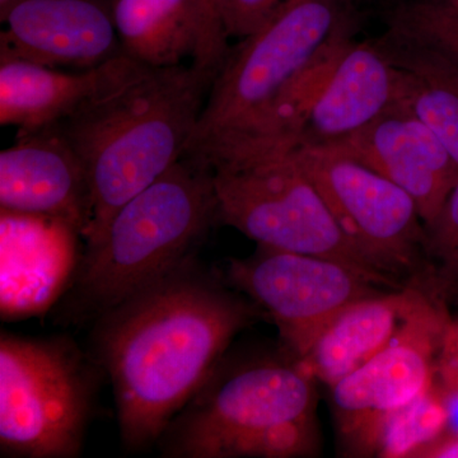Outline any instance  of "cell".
I'll return each mask as SVG.
<instances>
[{
    "label": "cell",
    "mask_w": 458,
    "mask_h": 458,
    "mask_svg": "<svg viewBox=\"0 0 458 458\" xmlns=\"http://www.w3.org/2000/svg\"><path fill=\"white\" fill-rule=\"evenodd\" d=\"M315 183L352 246L370 267L401 285L426 276V225L414 199L369 165L327 148L288 153Z\"/></svg>",
    "instance_id": "8"
},
{
    "label": "cell",
    "mask_w": 458,
    "mask_h": 458,
    "mask_svg": "<svg viewBox=\"0 0 458 458\" xmlns=\"http://www.w3.org/2000/svg\"><path fill=\"white\" fill-rule=\"evenodd\" d=\"M104 369L72 337L0 336V454L75 458L96 414Z\"/></svg>",
    "instance_id": "6"
},
{
    "label": "cell",
    "mask_w": 458,
    "mask_h": 458,
    "mask_svg": "<svg viewBox=\"0 0 458 458\" xmlns=\"http://www.w3.org/2000/svg\"><path fill=\"white\" fill-rule=\"evenodd\" d=\"M218 223L213 170L182 157L123 205L86 250L54 319L92 325L105 312L199 256Z\"/></svg>",
    "instance_id": "4"
},
{
    "label": "cell",
    "mask_w": 458,
    "mask_h": 458,
    "mask_svg": "<svg viewBox=\"0 0 458 458\" xmlns=\"http://www.w3.org/2000/svg\"><path fill=\"white\" fill-rule=\"evenodd\" d=\"M349 2L352 5V2H363V0H349ZM394 2H399L400 4V3L408 2V0H394Z\"/></svg>",
    "instance_id": "29"
},
{
    "label": "cell",
    "mask_w": 458,
    "mask_h": 458,
    "mask_svg": "<svg viewBox=\"0 0 458 458\" xmlns=\"http://www.w3.org/2000/svg\"><path fill=\"white\" fill-rule=\"evenodd\" d=\"M424 252L427 270L420 288L447 306L458 295V183L426 225Z\"/></svg>",
    "instance_id": "21"
},
{
    "label": "cell",
    "mask_w": 458,
    "mask_h": 458,
    "mask_svg": "<svg viewBox=\"0 0 458 458\" xmlns=\"http://www.w3.org/2000/svg\"><path fill=\"white\" fill-rule=\"evenodd\" d=\"M123 54L155 68L200 65L207 44L203 0H113Z\"/></svg>",
    "instance_id": "17"
},
{
    "label": "cell",
    "mask_w": 458,
    "mask_h": 458,
    "mask_svg": "<svg viewBox=\"0 0 458 458\" xmlns=\"http://www.w3.org/2000/svg\"><path fill=\"white\" fill-rule=\"evenodd\" d=\"M283 0H227L225 25L228 38H246L278 11Z\"/></svg>",
    "instance_id": "22"
},
{
    "label": "cell",
    "mask_w": 458,
    "mask_h": 458,
    "mask_svg": "<svg viewBox=\"0 0 458 458\" xmlns=\"http://www.w3.org/2000/svg\"><path fill=\"white\" fill-rule=\"evenodd\" d=\"M450 318V309L427 293L381 351L328 387L348 456L364 457L382 421L434 384Z\"/></svg>",
    "instance_id": "10"
},
{
    "label": "cell",
    "mask_w": 458,
    "mask_h": 458,
    "mask_svg": "<svg viewBox=\"0 0 458 458\" xmlns=\"http://www.w3.org/2000/svg\"><path fill=\"white\" fill-rule=\"evenodd\" d=\"M227 0H203L207 18V44L201 68L216 74L228 55L227 31L225 25V9Z\"/></svg>",
    "instance_id": "23"
},
{
    "label": "cell",
    "mask_w": 458,
    "mask_h": 458,
    "mask_svg": "<svg viewBox=\"0 0 458 458\" xmlns=\"http://www.w3.org/2000/svg\"><path fill=\"white\" fill-rule=\"evenodd\" d=\"M13 2L14 0H0V13L4 12Z\"/></svg>",
    "instance_id": "27"
},
{
    "label": "cell",
    "mask_w": 458,
    "mask_h": 458,
    "mask_svg": "<svg viewBox=\"0 0 458 458\" xmlns=\"http://www.w3.org/2000/svg\"><path fill=\"white\" fill-rule=\"evenodd\" d=\"M223 276L274 322L283 349L295 360L344 309L396 289L335 259L259 245L249 258L231 259Z\"/></svg>",
    "instance_id": "9"
},
{
    "label": "cell",
    "mask_w": 458,
    "mask_h": 458,
    "mask_svg": "<svg viewBox=\"0 0 458 458\" xmlns=\"http://www.w3.org/2000/svg\"><path fill=\"white\" fill-rule=\"evenodd\" d=\"M436 381L439 385L458 384V316H452L443 337L437 366Z\"/></svg>",
    "instance_id": "24"
},
{
    "label": "cell",
    "mask_w": 458,
    "mask_h": 458,
    "mask_svg": "<svg viewBox=\"0 0 458 458\" xmlns=\"http://www.w3.org/2000/svg\"><path fill=\"white\" fill-rule=\"evenodd\" d=\"M448 423L445 396L434 381L426 393L382 421L364 457L417 458L447 434Z\"/></svg>",
    "instance_id": "19"
},
{
    "label": "cell",
    "mask_w": 458,
    "mask_h": 458,
    "mask_svg": "<svg viewBox=\"0 0 458 458\" xmlns=\"http://www.w3.org/2000/svg\"><path fill=\"white\" fill-rule=\"evenodd\" d=\"M405 92V72L379 45L349 41L313 104L294 149L327 148L346 140L403 101Z\"/></svg>",
    "instance_id": "14"
},
{
    "label": "cell",
    "mask_w": 458,
    "mask_h": 458,
    "mask_svg": "<svg viewBox=\"0 0 458 458\" xmlns=\"http://www.w3.org/2000/svg\"><path fill=\"white\" fill-rule=\"evenodd\" d=\"M316 381L280 354L225 352L156 443L165 458H295L319 452Z\"/></svg>",
    "instance_id": "5"
},
{
    "label": "cell",
    "mask_w": 458,
    "mask_h": 458,
    "mask_svg": "<svg viewBox=\"0 0 458 458\" xmlns=\"http://www.w3.org/2000/svg\"><path fill=\"white\" fill-rule=\"evenodd\" d=\"M135 64L122 55L89 71L64 72L0 50V123L18 132L57 125Z\"/></svg>",
    "instance_id": "15"
},
{
    "label": "cell",
    "mask_w": 458,
    "mask_h": 458,
    "mask_svg": "<svg viewBox=\"0 0 458 458\" xmlns=\"http://www.w3.org/2000/svg\"><path fill=\"white\" fill-rule=\"evenodd\" d=\"M417 458H458V434L443 437L421 451Z\"/></svg>",
    "instance_id": "25"
},
{
    "label": "cell",
    "mask_w": 458,
    "mask_h": 458,
    "mask_svg": "<svg viewBox=\"0 0 458 458\" xmlns=\"http://www.w3.org/2000/svg\"><path fill=\"white\" fill-rule=\"evenodd\" d=\"M0 208L54 219L84 237L92 219L89 174L56 126L18 132L0 152Z\"/></svg>",
    "instance_id": "11"
},
{
    "label": "cell",
    "mask_w": 458,
    "mask_h": 458,
    "mask_svg": "<svg viewBox=\"0 0 458 458\" xmlns=\"http://www.w3.org/2000/svg\"><path fill=\"white\" fill-rule=\"evenodd\" d=\"M349 0H283L225 57L185 156L216 170L288 155L351 35Z\"/></svg>",
    "instance_id": "2"
},
{
    "label": "cell",
    "mask_w": 458,
    "mask_h": 458,
    "mask_svg": "<svg viewBox=\"0 0 458 458\" xmlns=\"http://www.w3.org/2000/svg\"><path fill=\"white\" fill-rule=\"evenodd\" d=\"M438 386L441 387L443 396H445L448 415H450L448 432L445 436H456L458 434V384L447 386L438 384Z\"/></svg>",
    "instance_id": "26"
},
{
    "label": "cell",
    "mask_w": 458,
    "mask_h": 458,
    "mask_svg": "<svg viewBox=\"0 0 458 458\" xmlns=\"http://www.w3.org/2000/svg\"><path fill=\"white\" fill-rule=\"evenodd\" d=\"M216 75L200 66L137 63L57 129L89 174L96 240L114 213L185 156Z\"/></svg>",
    "instance_id": "3"
},
{
    "label": "cell",
    "mask_w": 458,
    "mask_h": 458,
    "mask_svg": "<svg viewBox=\"0 0 458 458\" xmlns=\"http://www.w3.org/2000/svg\"><path fill=\"white\" fill-rule=\"evenodd\" d=\"M0 20V50L50 68L89 71L123 55L113 0H14Z\"/></svg>",
    "instance_id": "12"
},
{
    "label": "cell",
    "mask_w": 458,
    "mask_h": 458,
    "mask_svg": "<svg viewBox=\"0 0 458 458\" xmlns=\"http://www.w3.org/2000/svg\"><path fill=\"white\" fill-rule=\"evenodd\" d=\"M213 179L219 225L237 229L259 246L335 259L391 288L405 286L377 273L361 258L291 156L216 168Z\"/></svg>",
    "instance_id": "7"
},
{
    "label": "cell",
    "mask_w": 458,
    "mask_h": 458,
    "mask_svg": "<svg viewBox=\"0 0 458 458\" xmlns=\"http://www.w3.org/2000/svg\"><path fill=\"white\" fill-rule=\"evenodd\" d=\"M450 306H458V295H456L454 300L450 301V303H448V309H450Z\"/></svg>",
    "instance_id": "28"
},
{
    "label": "cell",
    "mask_w": 458,
    "mask_h": 458,
    "mask_svg": "<svg viewBox=\"0 0 458 458\" xmlns=\"http://www.w3.org/2000/svg\"><path fill=\"white\" fill-rule=\"evenodd\" d=\"M426 294L419 286L406 285L361 298L324 328L298 364L331 387L381 351Z\"/></svg>",
    "instance_id": "16"
},
{
    "label": "cell",
    "mask_w": 458,
    "mask_h": 458,
    "mask_svg": "<svg viewBox=\"0 0 458 458\" xmlns=\"http://www.w3.org/2000/svg\"><path fill=\"white\" fill-rule=\"evenodd\" d=\"M390 35L445 54L458 64V0H408L390 17Z\"/></svg>",
    "instance_id": "20"
},
{
    "label": "cell",
    "mask_w": 458,
    "mask_h": 458,
    "mask_svg": "<svg viewBox=\"0 0 458 458\" xmlns=\"http://www.w3.org/2000/svg\"><path fill=\"white\" fill-rule=\"evenodd\" d=\"M327 149L369 165L414 199L429 225L458 183V164L432 129L401 101Z\"/></svg>",
    "instance_id": "13"
},
{
    "label": "cell",
    "mask_w": 458,
    "mask_h": 458,
    "mask_svg": "<svg viewBox=\"0 0 458 458\" xmlns=\"http://www.w3.org/2000/svg\"><path fill=\"white\" fill-rule=\"evenodd\" d=\"M264 318L199 256L99 316L89 352L113 386L125 451L156 447L238 334Z\"/></svg>",
    "instance_id": "1"
},
{
    "label": "cell",
    "mask_w": 458,
    "mask_h": 458,
    "mask_svg": "<svg viewBox=\"0 0 458 458\" xmlns=\"http://www.w3.org/2000/svg\"><path fill=\"white\" fill-rule=\"evenodd\" d=\"M382 51L406 74L403 102L458 164V64L445 54L388 33Z\"/></svg>",
    "instance_id": "18"
}]
</instances>
